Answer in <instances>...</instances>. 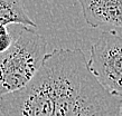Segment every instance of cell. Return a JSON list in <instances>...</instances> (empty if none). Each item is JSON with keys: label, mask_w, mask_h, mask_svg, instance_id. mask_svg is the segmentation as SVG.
<instances>
[{"label": "cell", "mask_w": 122, "mask_h": 116, "mask_svg": "<svg viewBox=\"0 0 122 116\" xmlns=\"http://www.w3.org/2000/svg\"><path fill=\"white\" fill-rule=\"evenodd\" d=\"M122 98L94 77L81 49L56 48L22 89L0 98L4 116H119Z\"/></svg>", "instance_id": "1"}, {"label": "cell", "mask_w": 122, "mask_h": 116, "mask_svg": "<svg viewBox=\"0 0 122 116\" xmlns=\"http://www.w3.org/2000/svg\"><path fill=\"white\" fill-rule=\"evenodd\" d=\"M47 41L43 35L22 26L9 49L0 54V98L26 87L41 70Z\"/></svg>", "instance_id": "2"}, {"label": "cell", "mask_w": 122, "mask_h": 116, "mask_svg": "<svg viewBox=\"0 0 122 116\" xmlns=\"http://www.w3.org/2000/svg\"><path fill=\"white\" fill-rule=\"evenodd\" d=\"M87 65L109 93L122 98V35L115 30L103 31L91 47Z\"/></svg>", "instance_id": "3"}, {"label": "cell", "mask_w": 122, "mask_h": 116, "mask_svg": "<svg viewBox=\"0 0 122 116\" xmlns=\"http://www.w3.org/2000/svg\"><path fill=\"white\" fill-rule=\"evenodd\" d=\"M78 2L89 26L122 29V0H78Z\"/></svg>", "instance_id": "4"}, {"label": "cell", "mask_w": 122, "mask_h": 116, "mask_svg": "<svg viewBox=\"0 0 122 116\" xmlns=\"http://www.w3.org/2000/svg\"><path fill=\"white\" fill-rule=\"evenodd\" d=\"M27 0H0V26L20 25L36 27V23L26 11Z\"/></svg>", "instance_id": "5"}, {"label": "cell", "mask_w": 122, "mask_h": 116, "mask_svg": "<svg viewBox=\"0 0 122 116\" xmlns=\"http://www.w3.org/2000/svg\"><path fill=\"white\" fill-rule=\"evenodd\" d=\"M14 39L7 26H0V54H4L10 48Z\"/></svg>", "instance_id": "6"}, {"label": "cell", "mask_w": 122, "mask_h": 116, "mask_svg": "<svg viewBox=\"0 0 122 116\" xmlns=\"http://www.w3.org/2000/svg\"><path fill=\"white\" fill-rule=\"evenodd\" d=\"M119 116H122V104H121V108H120V114H119Z\"/></svg>", "instance_id": "7"}]
</instances>
